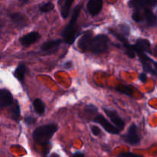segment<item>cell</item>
Here are the masks:
<instances>
[{
    "instance_id": "6da1fadb",
    "label": "cell",
    "mask_w": 157,
    "mask_h": 157,
    "mask_svg": "<svg viewBox=\"0 0 157 157\" xmlns=\"http://www.w3.org/2000/svg\"><path fill=\"white\" fill-rule=\"evenodd\" d=\"M108 41L109 38L107 35H94L93 32L89 31L81 36L78 43V46L84 52L101 54L108 49Z\"/></svg>"
},
{
    "instance_id": "7a4b0ae2",
    "label": "cell",
    "mask_w": 157,
    "mask_h": 157,
    "mask_svg": "<svg viewBox=\"0 0 157 157\" xmlns=\"http://www.w3.org/2000/svg\"><path fill=\"white\" fill-rule=\"evenodd\" d=\"M81 9H82V3L78 4V6H75V8L73 10V13H72L70 22L64 28L62 33H61V35L63 37V40L64 41V42H66L68 44H73L77 38L76 23L78 19V17H79Z\"/></svg>"
},
{
    "instance_id": "3957f363",
    "label": "cell",
    "mask_w": 157,
    "mask_h": 157,
    "mask_svg": "<svg viewBox=\"0 0 157 157\" xmlns=\"http://www.w3.org/2000/svg\"><path fill=\"white\" fill-rule=\"evenodd\" d=\"M58 130V125L55 124L41 126L35 129L33 132V139L36 144L42 147L48 145L49 140Z\"/></svg>"
},
{
    "instance_id": "277c9868",
    "label": "cell",
    "mask_w": 157,
    "mask_h": 157,
    "mask_svg": "<svg viewBox=\"0 0 157 157\" xmlns=\"http://www.w3.org/2000/svg\"><path fill=\"white\" fill-rule=\"evenodd\" d=\"M109 32L115 37V38H117L123 44V46H124V49H125L126 55L130 58H133L136 55V53H135V51L133 49V45L130 44L129 43L128 40L126 38V37L124 35H123L121 33H119V32H117L116 30H113V29H109Z\"/></svg>"
},
{
    "instance_id": "5b68a950",
    "label": "cell",
    "mask_w": 157,
    "mask_h": 157,
    "mask_svg": "<svg viewBox=\"0 0 157 157\" xmlns=\"http://www.w3.org/2000/svg\"><path fill=\"white\" fill-rule=\"evenodd\" d=\"M121 138L124 142L130 145H137L140 142V137L138 134L137 127L134 124L129 127L127 134L123 135Z\"/></svg>"
},
{
    "instance_id": "8992f818",
    "label": "cell",
    "mask_w": 157,
    "mask_h": 157,
    "mask_svg": "<svg viewBox=\"0 0 157 157\" xmlns=\"http://www.w3.org/2000/svg\"><path fill=\"white\" fill-rule=\"evenodd\" d=\"M104 111L105 112L107 116L110 118L111 122L114 124L115 127H116L120 131L124 130V127H125V123H124V121L119 116V115H118V113H117L115 110H112V109H109V108H106V107H104Z\"/></svg>"
},
{
    "instance_id": "52a82bcc",
    "label": "cell",
    "mask_w": 157,
    "mask_h": 157,
    "mask_svg": "<svg viewBox=\"0 0 157 157\" xmlns=\"http://www.w3.org/2000/svg\"><path fill=\"white\" fill-rule=\"evenodd\" d=\"M94 121L98 123V124H99L106 131L110 133H112V134H119L120 132H121L115 126L112 125L103 115L98 114L95 116Z\"/></svg>"
},
{
    "instance_id": "ba28073f",
    "label": "cell",
    "mask_w": 157,
    "mask_h": 157,
    "mask_svg": "<svg viewBox=\"0 0 157 157\" xmlns=\"http://www.w3.org/2000/svg\"><path fill=\"white\" fill-rule=\"evenodd\" d=\"M140 12L141 21H145L149 26L154 27L157 25V17L156 15L150 10L149 8L138 10Z\"/></svg>"
},
{
    "instance_id": "9c48e42d",
    "label": "cell",
    "mask_w": 157,
    "mask_h": 157,
    "mask_svg": "<svg viewBox=\"0 0 157 157\" xmlns=\"http://www.w3.org/2000/svg\"><path fill=\"white\" fill-rule=\"evenodd\" d=\"M41 35L37 32H32L23 35L19 38V41L24 47H29L39 40Z\"/></svg>"
},
{
    "instance_id": "30bf717a",
    "label": "cell",
    "mask_w": 157,
    "mask_h": 157,
    "mask_svg": "<svg viewBox=\"0 0 157 157\" xmlns=\"http://www.w3.org/2000/svg\"><path fill=\"white\" fill-rule=\"evenodd\" d=\"M135 53L143 52V53H151V46L148 40L144 38H139L136 40V44L133 45Z\"/></svg>"
},
{
    "instance_id": "8fae6325",
    "label": "cell",
    "mask_w": 157,
    "mask_h": 157,
    "mask_svg": "<svg viewBox=\"0 0 157 157\" xmlns=\"http://www.w3.org/2000/svg\"><path fill=\"white\" fill-rule=\"evenodd\" d=\"M13 97L6 89H0V109L11 106L13 103Z\"/></svg>"
},
{
    "instance_id": "7c38bea8",
    "label": "cell",
    "mask_w": 157,
    "mask_h": 157,
    "mask_svg": "<svg viewBox=\"0 0 157 157\" xmlns=\"http://www.w3.org/2000/svg\"><path fill=\"white\" fill-rule=\"evenodd\" d=\"M103 8V0H89L87 9L92 15H97L101 12Z\"/></svg>"
},
{
    "instance_id": "4fadbf2b",
    "label": "cell",
    "mask_w": 157,
    "mask_h": 157,
    "mask_svg": "<svg viewBox=\"0 0 157 157\" xmlns=\"http://www.w3.org/2000/svg\"><path fill=\"white\" fill-rule=\"evenodd\" d=\"M74 2H75V0H60L59 1L60 8H61V15L63 18H67Z\"/></svg>"
},
{
    "instance_id": "5bb4252c",
    "label": "cell",
    "mask_w": 157,
    "mask_h": 157,
    "mask_svg": "<svg viewBox=\"0 0 157 157\" xmlns=\"http://www.w3.org/2000/svg\"><path fill=\"white\" fill-rule=\"evenodd\" d=\"M62 42V40L57 39V40H52V41H48L44 42L42 44L41 48L42 51L44 52H50V51H53L55 49L58 48L59 47L60 44Z\"/></svg>"
},
{
    "instance_id": "9a60e30c",
    "label": "cell",
    "mask_w": 157,
    "mask_h": 157,
    "mask_svg": "<svg viewBox=\"0 0 157 157\" xmlns=\"http://www.w3.org/2000/svg\"><path fill=\"white\" fill-rule=\"evenodd\" d=\"M11 19L13 21L15 25H16L18 27H24L27 24V19L25 16L21 13H12L10 15Z\"/></svg>"
},
{
    "instance_id": "2e32d148",
    "label": "cell",
    "mask_w": 157,
    "mask_h": 157,
    "mask_svg": "<svg viewBox=\"0 0 157 157\" xmlns=\"http://www.w3.org/2000/svg\"><path fill=\"white\" fill-rule=\"evenodd\" d=\"M128 4L130 8H133L135 10H142L148 8L147 0H130Z\"/></svg>"
},
{
    "instance_id": "e0dca14e",
    "label": "cell",
    "mask_w": 157,
    "mask_h": 157,
    "mask_svg": "<svg viewBox=\"0 0 157 157\" xmlns=\"http://www.w3.org/2000/svg\"><path fill=\"white\" fill-rule=\"evenodd\" d=\"M26 73V66L25 64H19L14 71V76L19 81H24Z\"/></svg>"
},
{
    "instance_id": "ac0fdd59",
    "label": "cell",
    "mask_w": 157,
    "mask_h": 157,
    "mask_svg": "<svg viewBox=\"0 0 157 157\" xmlns=\"http://www.w3.org/2000/svg\"><path fill=\"white\" fill-rule=\"evenodd\" d=\"M20 106L17 101H14L11 107V117L13 120L18 121L20 118Z\"/></svg>"
},
{
    "instance_id": "d6986e66",
    "label": "cell",
    "mask_w": 157,
    "mask_h": 157,
    "mask_svg": "<svg viewBox=\"0 0 157 157\" xmlns=\"http://www.w3.org/2000/svg\"><path fill=\"white\" fill-rule=\"evenodd\" d=\"M115 89H116V90H117L118 92H120V93L128 95V96L130 97L133 96V92H134V90H133V88L131 86L124 85V84H119V85L115 87Z\"/></svg>"
},
{
    "instance_id": "ffe728a7",
    "label": "cell",
    "mask_w": 157,
    "mask_h": 157,
    "mask_svg": "<svg viewBox=\"0 0 157 157\" xmlns=\"http://www.w3.org/2000/svg\"><path fill=\"white\" fill-rule=\"evenodd\" d=\"M33 107L35 111L39 115L44 114V111H45V105L43 101L40 99H35L34 101Z\"/></svg>"
},
{
    "instance_id": "44dd1931",
    "label": "cell",
    "mask_w": 157,
    "mask_h": 157,
    "mask_svg": "<svg viewBox=\"0 0 157 157\" xmlns=\"http://www.w3.org/2000/svg\"><path fill=\"white\" fill-rule=\"evenodd\" d=\"M54 5L52 2H47L45 4H44L43 6H41L40 7V12H42V13H46V12H49L51 11H52L54 9Z\"/></svg>"
},
{
    "instance_id": "7402d4cb",
    "label": "cell",
    "mask_w": 157,
    "mask_h": 157,
    "mask_svg": "<svg viewBox=\"0 0 157 157\" xmlns=\"http://www.w3.org/2000/svg\"><path fill=\"white\" fill-rule=\"evenodd\" d=\"M85 112H87L89 115H94L98 112V108L94 105H88L85 107Z\"/></svg>"
},
{
    "instance_id": "603a6c76",
    "label": "cell",
    "mask_w": 157,
    "mask_h": 157,
    "mask_svg": "<svg viewBox=\"0 0 157 157\" xmlns=\"http://www.w3.org/2000/svg\"><path fill=\"white\" fill-rule=\"evenodd\" d=\"M25 123L29 125H32V124H35V122H36V120H35V117H33L32 116H26L24 118Z\"/></svg>"
},
{
    "instance_id": "cb8c5ba5",
    "label": "cell",
    "mask_w": 157,
    "mask_h": 157,
    "mask_svg": "<svg viewBox=\"0 0 157 157\" xmlns=\"http://www.w3.org/2000/svg\"><path fill=\"white\" fill-rule=\"evenodd\" d=\"M117 157H143L141 156H139L137 154H135L133 153H120Z\"/></svg>"
},
{
    "instance_id": "d4e9b609",
    "label": "cell",
    "mask_w": 157,
    "mask_h": 157,
    "mask_svg": "<svg viewBox=\"0 0 157 157\" xmlns=\"http://www.w3.org/2000/svg\"><path fill=\"white\" fill-rule=\"evenodd\" d=\"M91 132H92V133L94 135V136H99L101 133V129H100L98 127H97V126H92Z\"/></svg>"
},
{
    "instance_id": "484cf974",
    "label": "cell",
    "mask_w": 157,
    "mask_h": 157,
    "mask_svg": "<svg viewBox=\"0 0 157 157\" xmlns=\"http://www.w3.org/2000/svg\"><path fill=\"white\" fill-rule=\"evenodd\" d=\"M157 4V0H147V6L153 7Z\"/></svg>"
},
{
    "instance_id": "4316f807",
    "label": "cell",
    "mask_w": 157,
    "mask_h": 157,
    "mask_svg": "<svg viewBox=\"0 0 157 157\" xmlns=\"http://www.w3.org/2000/svg\"><path fill=\"white\" fill-rule=\"evenodd\" d=\"M140 80L143 83H146V81H147V75L145 73L140 74Z\"/></svg>"
},
{
    "instance_id": "83f0119b",
    "label": "cell",
    "mask_w": 157,
    "mask_h": 157,
    "mask_svg": "<svg viewBox=\"0 0 157 157\" xmlns=\"http://www.w3.org/2000/svg\"><path fill=\"white\" fill-rule=\"evenodd\" d=\"M72 67V62L71 61H67V62L64 64V67H65V68H70V67Z\"/></svg>"
},
{
    "instance_id": "f1b7e54d",
    "label": "cell",
    "mask_w": 157,
    "mask_h": 157,
    "mask_svg": "<svg viewBox=\"0 0 157 157\" xmlns=\"http://www.w3.org/2000/svg\"><path fill=\"white\" fill-rule=\"evenodd\" d=\"M72 157H84V156L83 153H80V152H77V153H75V154L73 155V156Z\"/></svg>"
},
{
    "instance_id": "f546056e",
    "label": "cell",
    "mask_w": 157,
    "mask_h": 157,
    "mask_svg": "<svg viewBox=\"0 0 157 157\" xmlns=\"http://www.w3.org/2000/svg\"><path fill=\"white\" fill-rule=\"evenodd\" d=\"M153 71H154V75H157V61L156 62L153 63Z\"/></svg>"
},
{
    "instance_id": "4dcf8cb0",
    "label": "cell",
    "mask_w": 157,
    "mask_h": 157,
    "mask_svg": "<svg viewBox=\"0 0 157 157\" xmlns=\"http://www.w3.org/2000/svg\"><path fill=\"white\" fill-rule=\"evenodd\" d=\"M28 1H29V0H20V2H22V3L27 2Z\"/></svg>"
},
{
    "instance_id": "1f68e13d",
    "label": "cell",
    "mask_w": 157,
    "mask_h": 157,
    "mask_svg": "<svg viewBox=\"0 0 157 157\" xmlns=\"http://www.w3.org/2000/svg\"><path fill=\"white\" fill-rule=\"evenodd\" d=\"M51 157H58V156L57 154H52V156H51Z\"/></svg>"
},
{
    "instance_id": "d6a6232c",
    "label": "cell",
    "mask_w": 157,
    "mask_h": 157,
    "mask_svg": "<svg viewBox=\"0 0 157 157\" xmlns=\"http://www.w3.org/2000/svg\"><path fill=\"white\" fill-rule=\"evenodd\" d=\"M156 52H157V47H156Z\"/></svg>"
}]
</instances>
